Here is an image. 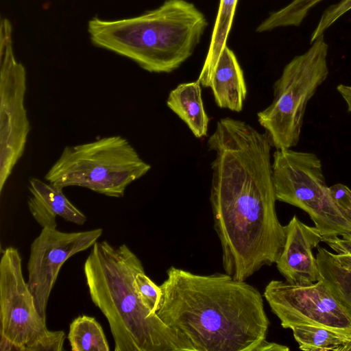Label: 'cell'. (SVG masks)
Masks as SVG:
<instances>
[{
  "label": "cell",
  "mask_w": 351,
  "mask_h": 351,
  "mask_svg": "<svg viewBox=\"0 0 351 351\" xmlns=\"http://www.w3.org/2000/svg\"><path fill=\"white\" fill-rule=\"evenodd\" d=\"M211 163L210 201L225 272L245 281L276 263L285 226L276 211L268 134L230 117L220 119L207 142Z\"/></svg>",
  "instance_id": "obj_1"
},
{
  "label": "cell",
  "mask_w": 351,
  "mask_h": 351,
  "mask_svg": "<svg viewBox=\"0 0 351 351\" xmlns=\"http://www.w3.org/2000/svg\"><path fill=\"white\" fill-rule=\"evenodd\" d=\"M167 274L156 313L195 351H258L269 321L257 289L226 273L199 275L172 266Z\"/></svg>",
  "instance_id": "obj_2"
},
{
  "label": "cell",
  "mask_w": 351,
  "mask_h": 351,
  "mask_svg": "<svg viewBox=\"0 0 351 351\" xmlns=\"http://www.w3.org/2000/svg\"><path fill=\"white\" fill-rule=\"evenodd\" d=\"M144 271L125 244L96 242L84 265L90 298L106 317L114 351H195L189 340L152 314L136 292L134 279Z\"/></svg>",
  "instance_id": "obj_3"
},
{
  "label": "cell",
  "mask_w": 351,
  "mask_h": 351,
  "mask_svg": "<svg viewBox=\"0 0 351 351\" xmlns=\"http://www.w3.org/2000/svg\"><path fill=\"white\" fill-rule=\"evenodd\" d=\"M204 14L185 0H167L137 16L88 23L92 43L151 73H171L193 53L206 29Z\"/></svg>",
  "instance_id": "obj_4"
},
{
  "label": "cell",
  "mask_w": 351,
  "mask_h": 351,
  "mask_svg": "<svg viewBox=\"0 0 351 351\" xmlns=\"http://www.w3.org/2000/svg\"><path fill=\"white\" fill-rule=\"evenodd\" d=\"M150 169L128 140L117 135L65 147L45 179L62 189L80 186L121 197Z\"/></svg>",
  "instance_id": "obj_5"
},
{
  "label": "cell",
  "mask_w": 351,
  "mask_h": 351,
  "mask_svg": "<svg viewBox=\"0 0 351 351\" xmlns=\"http://www.w3.org/2000/svg\"><path fill=\"white\" fill-rule=\"evenodd\" d=\"M311 45L284 67L274 84L271 104L257 113L259 124L276 149L297 145L307 104L329 74L328 45L324 34Z\"/></svg>",
  "instance_id": "obj_6"
},
{
  "label": "cell",
  "mask_w": 351,
  "mask_h": 351,
  "mask_svg": "<svg viewBox=\"0 0 351 351\" xmlns=\"http://www.w3.org/2000/svg\"><path fill=\"white\" fill-rule=\"evenodd\" d=\"M272 179L276 199L305 211L323 238L351 232V223L335 205L316 154L276 149L273 154Z\"/></svg>",
  "instance_id": "obj_7"
},
{
  "label": "cell",
  "mask_w": 351,
  "mask_h": 351,
  "mask_svg": "<svg viewBox=\"0 0 351 351\" xmlns=\"http://www.w3.org/2000/svg\"><path fill=\"white\" fill-rule=\"evenodd\" d=\"M27 75L14 55L11 22L0 25V193L22 157L31 130L25 106Z\"/></svg>",
  "instance_id": "obj_8"
},
{
  "label": "cell",
  "mask_w": 351,
  "mask_h": 351,
  "mask_svg": "<svg viewBox=\"0 0 351 351\" xmlns=\"http://www.w3.org/2000/svg\"><path fill=\"white\" fill-rule=\"evenodd\" d=\"M0 320L1 351H27L48 331L13 247L3 251L0 262Z\"/></svg>",
  "instance_id": "obj_9"
},
{
  "label": "cell",
  "mask_w": 351,
  "mask_h": 351,
  "mask_svg": "<svg viewBox=\"0 0 351 351\" xmlns=\"http://www.w3.org/2000/svg\"><path fill=\"white\" fill-rule=\"evenodd\" d=\"M263 296L284 328L313 324L351 337V314L322 279L308 285L272 280Z\"/></svg>",
  "instance_id": "obj_10"
},
{
  "label": "cell",
  "mask_w": 351,
  "mask_h": 351,
  "mask_svg": "<svg viewBox=\"0 0 351 351\" xmlns=\"http://www.w3.org/2000/svg\"><path fill=\"white\" fill-rule=\"evenodd\" d=\"M101 228L63 232L56 228H43L30 247L27 264L28 287L36 306L46 320V308L59 271L73 255L93 246L102 234Z\"/></svg>",
  "instance_id": "obj_11"
},
{
  "label": "cell",
  "mask_w": 351,
  "mask_h": 351,
  "mask_svg": "<svg viewBox=\"0 0 351 351\" xmlns=\"http://www.w3.org/2000/svg\"><path fill=\"white\" fill-rule=\"evenodd\" d=\"M283 250L276 262L279 272L288 282L297 285L314 283L321 279L313 250L323 241L315 226H309L293 215L285 226Z\"/></svg>",
  "instance_id": "obj_12"
},
{
  "label": "cell",
  "mask_w": 351,
  "mask_h": 351,
  "mask_svg": "<svg viewBox=\"0 0 351 351\" xmlns=\"http://www.w3.org/2000/svg\"><path fill=\"white\" fill-rule=\"evenodd\" d=\"M31 196L28 206L32 215L43 228H56V217L77 225H83L86 216L64 195L62 189L36 178L29 179Z\"/></svg>",
  "instance_id": "obj_13"
},
{
  "label": "cell",
  "mask_w": 351,
  "mask_h": 351,
  "mask_svg": "<svg viewBox=\"0 0 351 351\" xmlns=\"http://www.w3.org/2000/svg\"><path fill=\"white\" fill-rule=\"evenodd\" d=\"M218 107L239 112L247 95L243 72L234 53L226 45L213 73L210 87Z\"/></svg>",
  "instance_id": "obj_14"
},
{
  "label": "cell",
  "mask_w": 351,
  "mask_h": 351,
  "mask_svg": "<svg viewBox=\"0 0 351 351\" xmlns=\"http://www.w3.org/2000/svg\"><path fill=\"white\" fill-rule=\"evenodd\" d=\"M167 106L182 120L198 138L207 136L209 118L204 110L199 82L182 83L171 90Z\"/></svg>",
  "instance_id": "obj_15"
},
{
  "label": "cell",
  "mask_w": 351,
  "mask_h": 351,
  "mask_svg": "<svg viewBox=\"0 0 351 351\" xmlns=\"http://www.w3.org/2000/svg\"><path fill=\"white\" fill-rule=\"evenodd\" d=\"M238 0H220L211 40L197 80L203 87H210V80L220 55L226 46Z\"/></svg>",
  "instance_id": "obj_16"
},
{
  "label": "cell",
  "mask_w": 351,
  "mask_h": 351,
  "mask_svg": "<svg viewBox=\"0 0 351 351\" xmlns=\"http://www.w3.org/2000/svg\"><path fill=\"white\" fill-rule=\"evenodd\" d=\"M316 259L321 279L351 314V270L340 266L327 249L318 246ZM351 350V341L344 351Z\"/></svg>",
  "instance_id": "obj_17"
},
{
  "label": "cell",
  "mask_w": 351,
  "mask_h": 351,
  "mask_svg": "<svg viewBox=\"0 0 351 351\" xmlns=\"http://www.w3.org/2000/svg\"><path fill=\"white\" fill-rule=\"evenodd\" d=\"M299 348L304 351H344L351 337L327 327L300 324L291 328Z\"/></svg>",
  "instance_id": "obj_18"
},
{
  "label": "cell",
  "mask_w": 351,
  "mask_h": 351,
  "mask_svg": "<svg viewBox=\"0 0 351 351\" xmlns=\"http://www.w3.org/2000/svg\"><path fill=\"white\" fill-rule=\"evenodd\" d=\"M68 339L73 351H109L101 325L93 317L82 315L69 325Z\"/></svg>",
  "instance_id": "obj_19"
},
{
  "label": "cell",
  "mask_w": 351,
  "mask_h": 351,
  "mask_svg": "<svg viewBox=\"0 0 351 351\" xmlns=\"http://www.w3.org/2000/svg\"><path fill=\"white\" fill-rule=\"evenodd\" d=\"M324 0H292L280 10L274 12L256 28L257 32L270 31L278 27L299 26L308 12Z\"/></svg>",
  "instance_id": "obj_20"
},
{
  "label": "cell",
  "mask_w": 351,
  "mask_h": 351,
  "mask_svg": "<svg viewBox=\"0 0 351 351\" xmlns=\"http://www.w3.org/2000/svg\"><path fill=\"white\" fill-rule=\"evenodd\" d=\"M136 292L145 306L152 313L156 314L161 297L162 291L145 273L138 272L134 279Z\"/></svg>",
  "instance_id": "obj_21"
},
{
  "label": "cell",
  "mask_w": 351,
  "mask_h": 351,
  "mask_svg": "<svg viewBox=\"0 0 351 351\" xmlns=\"http://www.w3.org/2000/svg\"><path fill=\"white\" fill-rule=\"evenodd\" d=\"M350 10L351 0H341L328 7L323 12L316 27L311 34L310 43L311 44L319 36L323 35L327 29Z\"/></svg>",
  "instance_id": "obj_22"
},
{
  "label": "cell",
  "mask_w": 351,
  "mask_h": 351,
  "mask_svg": "<svg viewBox=\"0 0 351 351\" xmlns=\"http://www.w3.org/2000/svg\"><path fill=\"white\" fill-rule=\"evenodd\" d=\"M341 236L324 237L322 242L326 243L336 252L331 254L340 266L351 270V232Z\"/></svg>",
  "instance_id": "obj_23"
},
{
  "label": "cell",
  "mask_w": 351,
  "mask_h": 351,
  "mask_svg": "<svg viewBox=\"0 0 351 351\" xmlns=\"http://www.w3.org/2000/svg\"><path fill=\"white\" fill-rule=\"evenodd\" d=\"M65 334L62 330H49L42 337L30 346L27 351H62Z\"/></svg>",
  "instance_id": "obj_24"
},
{
  "label": "cell",
  "mask_w": 351,
  "mask_h": 351,
  "mask_svg": "<svg viewBox=\"0 0 351 351\" xmlns=\"http://www.w3.org/2000/svg\"><path fill=\"white\" fill-rule=\"evenodd\" d=\"M330 195L342 214L351 223V189L347 186L337 183L329 187Z\"/></svg>",
  "instance_id": "obj_25"
},
{
  "label": "cell",
  "mask_w": 351,
  "mask_h": 351,
  "mask_svg": "<svg viewBox=\"0 0 351 351\" xmlns=\"http://www.w3.org/2000/svg\"><path fill=\"white\" fill-rule=\"evenodd\" d=\"M337 90L345 101L348 111L351 113V86L341 84L337 86Z\"/></svg>",
  "instance_id": "obj_26"
},
{
  "label": "cell",
  "mask_w": 351,
  "mask_h": 351,
  "mask_svg": "<svg viewBox=\"0 0 351 351\" xmlns=\"http://www.w3.org/2000/svg\"><path fill=\"white\" fill-rule=\"evenodd\" d=\"M289 348L286 346L265 340L261 345L258 351H289Z\"/></svg>",
  "instance_id": "obj_27"
}]
</instances>
